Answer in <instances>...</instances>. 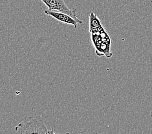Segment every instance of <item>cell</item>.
<instances>
[{"label": "cell", "mask_w": 152, "mask_h": 134, "mask_svg": "<svg viewBox=\"0 0 152 134\" xmlns=\"http://www.w3.org/2000/svg\"><path fill=\"white\" fill-rule=\"evenodd\" d=\"M48 7V10L58 11L69 14L73 17L79 24H82V21L79 19L77 14V9H71L66 4L64 0H41Z\"/></svg>", "instance_id": "7a4b0ae2"}, {"label": "cell", "mask_w": 152, "mask_h": 134, "mask_svg": "<svg viewBox=\"0 0 152 134\" xmlns=\"http://www.w3.org/2000/svg\"><path fill=\"white\" fill-rule=\"evenodd\" d=\"M104 28L103 25L100 19L96 16L95 13L91 12L89 15V32H96L102 30Z\"/></svg>", "instance_id": "277c9868"}, {"label": "cell", "mask_w": 152, "mask_h": 134, "mask_svg": "<svg viewBox=\"0 0 152 134\" xmlns=\"http://www.w3.org/2000/svg\"><path fill=\"white\" fill-rule=\"evenodd\" d=\"M45 14L46 15L53 17L58 21H60V22L73 25L75 28H77V25L78 23L73 17H71L67 14L58 11H53V10H49L48 9L45 10Z\"/></svg>", "instance_id": "3957f363"}, {"label": "cell", "mask_w": 152, "mask_h": 134, "mask_svg": "<svg viewBox=\"0 0 152 134\" xmlns=\"http://www.w3.org/2000/svg\"><path fill=\"white\" fill-rule=\"evenodd\" d=\"M49 134H56V133L55 132V131H54L53 128H52L51 130H49ZM66 134H70V133H69V132H67Z\"/></svg>", "instance_id": "5b68a950"}, {"label": "cell", "mask_w": 152, "mask_h": 134, "mask_svg": "<svg viewBox=\"0 0 152 134\" xmlns=\"http://www.w3.org/2000/svg\"><path fill=\"white\" fill-rule=\"evenodd\" d=\"M17 134H49V130L41 116L28 118L15 127Z\"/></svg>", "instance_id": "6da1fadb"}, {"label": "cell", "mask_w": 152, "mask_h": 134, "mask_svg": "<svg viewBox=\"0 0 152 134\" xmlns=\"http://www.w3.org/2000/svg\"><path fill=\"white\" fill-rule=\"evenodd\" d=\"M150 115H151V117H152V111L151 112V113H150Z\"/></svg>", "instance_id": "8992f818"}]
</instances>
